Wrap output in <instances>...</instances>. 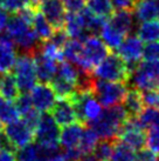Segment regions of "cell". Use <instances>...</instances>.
I'll use <instances>...</instances> for the list:
<instances>
[{"label":"cell","instance_id":"6da1fadb","mask_svg":"<svg viewBox=\"0 0 159 161\" xmlns=\"http://www.w3.org/2000/svg\"><path fill=\"white\" fill-rule=\"evenodd\" d=\"M5 33L11 38L14 46H18L21 53L32 54L41 41L38 39L32 24L20 12L12 13L7 18L5 25Z\"/></svg>","mask_w":159,"mask_h":161},{"label":"cell","instance_id":"7a4b0ae2","mask_svg":"<svg viewBox=\"0 0 159 161\" xmlns=\"http://www.w3.org/2000/svg\"><path fill=\"white\" fill-rule=\"evenodd\" d=\"M129 114L123 105L117 103L110 107H106L104 112L100 114L96 120L91 121L87 126L91 127L100 139H112L115 140Z\"/></svg>","mask_w":159,"mask_h":161},{"label":"cell","instance_id":"3957f363","mask_svg":"<svg viewBox=\"0 0 159 161\" xmlns=\"http://www.w3.org/2000/svg\"><path fill=\"white\" fill-rule=\"evenodd\" d=\"M108 46L96 36H89L82 41V51L75 66L83 71L93 72V69L109 54Z\"/></svg>","mask_w":159,"mask_h":161},{"label":"cell","instance_id":"277c9868","mask_svg":"<svg viewBox=\"0 0 159 161\" xmlns=\"http://www.w3.org/2000/svg\"><path fill=\"white\" fill-rule=\"evenodd\" d=\"M129 67L118 54L110 53L93 69L95 78L105 81L125 82L129 78Z\"/></svg>","mask_w":159,"mask_h":161},{"label":"cell","instance_id":"5b68a950","mask_svg":"<svg viewBox=\"0 0 159 161\" xmlns=\"http://www.w3.org/2000/svg\"><path fill=\"white\" fill-rule=\"evenodd\" d=\"M13 76L20 93H29L38 82L35 63L29 53H20L17 55L13 66Z\"/></svg>","mask_w":159,"mask_h":161},{"label":"cell","instance_id":"8992f818","mask_svg":"<svg viewBox=\"0 0 159 161\" xmlns=\"http://www.w3.org/2000/svg\"><path fill=\"white\" fill-rule=\"evenodd\" d=\"M76 111L77 121L87 126L91 121L96 120L102 113V106L91 92H75L71 97Z\"/></svg>","mask_w":159,"mask_h":161},{"label":"cell","instance_id":"52a82bcc","mask_svg":"<svg viewBox=\"0 0 159 161\" xmlns=\"http://www.w3.org/2000/svg\"><path fill=\"white\" fill-rule=\"evenodd\" d=\"M126 92H128V87L125 82L105 81L97 78L93 90L95 98L98 100L101 106H104V107H110L117 103H122Z\"/></svg>","mask_w":159,"mask_h":161},{"label":"cell","instance_id":"ba28073f","mask_svg":"<svg viewBox=\"0 0 159 161\" xmlns=\"http://www.w3.org/2000/svg\"><path fill=\"white\" fill-rule=\"evenodd\" d=\"M117 139L137 151L146 147L145 130L138 122L137 116H129L125 120L119 130Z\"/></svg>","mask_w":159,"mask_h":161},{"label":"cell","instance_id":"9c48e42d","mask_svg":"<svg viewBox=\"0 0 159 161\" xmlns=\"http://www.w3.org/2000/svg\"><path fill=\"white\" fill-rule=\"evenodd\" d=\"M60 138V126L54 120L52 114L44 112L40 114L39 121L34 128V139L41 145H59Z\"/></svg>","mask_w":159,"mask_h":161},{"label":"cell","instance_id":"30bf717a","mask_svg":"<svg viewBox=\"0 0 159 161\" xmlns=\"http://www.w3.org/2000/svg\"><path fill=\"white\" fill-rule=\"evenodd\" d=\"M4 133L15 149L21 148L34 140V130L25 121L17 119L4 126Z\"/></svg>","mask_w":159,"mask_h":161},{"label":"cell","instance_id":"8fae6325","mask_svg":"<svg viewBox=\"0 0 159 161\" xmlns=\"http://www.w3.org/2000/svg\"><path fill=\"white\" fill-rule=\"evenodd\" d=\"M143 41L137 34H128L117 48V54L128 65L129 71L135 67L143 57Z\"/></svg>","mask_w":159,"mask_h":161},{"label":"cell","instance_id":"7c38bea8","mask_svg":"<svg viewBox=\"0 0 159 161\" xmlns=\"http://www.w3.org/2000/svg\"><path fill=\"white\" fill-rule=\"evenodd\" d=\"M36 9L44 14V17L54 27V30L63 28L66 9L61 0H40Z\"/></svg>","mask_w":159,"mask_h":161},{"label":"cell","instance_id":"4fadbf2b","mask_svg":"<svg viewBox=\"0 0 159 161\" xmlns=\"http://www.w3.org/2000/svg\"><path fill=\"white\" fill-rule=\"evenodd\" d=\"M29 97L34 108L42 113L49 112L56 101V94L52 86L44 82L34 86L29 93Z\"/></svg>","mask_w":159,"mask_h":161},{"label":"cell","instance_id":"5bb4252c","mask_svg":"<svg viewBox=\"0 0 159 161\" xmlns=\"http://www.w3.org/2000/svg\"><path fill=\"white\" fill-rule=\"evenodd\" d=\"M32 55H33L34 63H35V71L38 80H40L41 82H44V84L50 82L52 79L54 78V75L56 74L59 61L44 55L39 51V46L32 53Z\"/></svg>","mask_w":159,"mask_h":161},{"label":"cell","instance_id":"9a60e30c","mask_svg":"<svg viewBox=\"0 0 159 161\" xmlns=\"http://www.w3.org/2000/svg\"><path fill=\"white\" fill-rule=\"evenodd\" d=\"M52 111V116L59 126H67L77 121L76 111L70 98H60L55 101Z\"/></svg>","mask_w":159,"mask_h":161},{"label":"cell","instance_id":"2e32d148","mask_svg":"<svg viewBox=\"0 0 159 161\" xmlns=\"http://www.w3.org/2000/svg\"><path fill=\"white\" fill-rule=\"evenodd\" d=\"M17 59V51L13 41L6 33L0 34V74L9 72Z\"/></svg>","mask_w":159,"mask_h":161},{"label":"cell","instance_id":"e0dca14e","mask_svg":"<svg viewBox=\"0 0 159 161\" xmlns=\"http://www.w3.org/2000/svg\"><path fill=\"white\" fill-rule=\"evenodd\" d=\"M136 18L133 14V9L122 8L114 11L110 15L109 23L114 27H116L124 36H128L135 30L136 26Z\"/></svg>","mask_w":159,"mask_h":161},{"label":"cell","instance_id":"ac0fdd59","mask_svg":"<svg viewBox=\"0 0 159 161\" xmlns=\"http://www.w3.org/2000/svg\"><path fill=\"white\" fill-rule=\"evenodd\" d=\"M83 130L84 125H82L79 121H75V122L69 124L67 126H63V128L60 130L59 142L61 143V146L64 149L79 147Z\"/></svg>","mask_w":159,"mask_h":161},{"label":"cell","instance_id":"d6986e66","mask_svg":"<svg viewBox=\"0 0 159 161\" xmlns=\"http://www.w3.org/2000/svg\"><path fill=\"white\" fill-rule=\"evenodd\" d=\"M63 28L67 32L68 36H70L71 39L83 41L89 36L79 12L77 13H66Z\"/></svg>","mask_w":159,"mask_h":161},{"label":"cell","instance_id":"ffe728a7","mask_svg":"<svg viewBox=\"0 0 159 161\" xmlns=\"http://www.w3.org/2000/svg\"><path fill=\"white\" fill-rule=\"evenodd\" d=\"M133 14L137 21H147L159 19V0H137Z\"/></svg>","mask_w":159,"mask_h":161},{"label":"cell","instance_id":"44dd1931","mask_svg":"<svg viewBox=\"0 0 159 161\" xmlns=\"http://www.w3.org/2000/svg\"><path fill=\"white\" fill-rule=\"evenodd\" d=\"M32 27L40 41L48 40L54 32V27L44 18V14L38 9H35L33 19H32Z\"/></svg>","mask_w":159,"mask_h":161},{"label":"cell","instance_id":"7402d4cb","mask_svg":"<svg viewBox=\"0 0 159 161\" xmlns=\"http://www.w3.org/2000/svg\"><path fill=\"white\" fill-rule=\"evenodd\" d=\"M102 41L108 46L109 49H117L121 42L126 36H124L122 32H119L116 27H114L109 21H105L103 27L100 31Z\"/></svg>","mask_w":159,"mask_h":161},{"label":"cell","instance_id":"603a6c76","mask_svg":"<svg viewBox=\"0 0 159 161\" xmlns=\"http://www.w3.org/2000/svg\"><path fill=\"white\" fill-rule=\"evenodd\" d=\"M122 103H123V106L126 109L129 116H137L141 109L144 108L141 91L136 90V88L128 90Z\"/></svg>","mask_w":159,"mask_h":161},{"label":"cell","instance_id":"cb8c5ba5","mask_svg":"<svg viewBox=\"0 0 159 161\" xmlns=\"http://www.w3.org/2000/svg\"><path fill=\"white\" fill-rule=\"evenodd\" d=\"M20 94L15 79L12 73H4L0 76V95L7 101H14Z\"/></svg>","mask_w":159,"mask_h":161},{"label":"cell","instance_id":"d4e9b609","mask_svg":"<svg viewBox=\"0 0 159 161\" xmlns=\"http://www.w3.org/2000/svg\"><path fill=\"white\" fill-rule=\"evenodd\" d=\"M141 41L151 42L159 40V19L141 21L136 33Z\"/></svg>","mask_w":159,"mask_h":161},{"label":"cell","instance_id":"484cf974","mask_svg":"<svg viewBox=\"0 0 159 161\" xmlns=\"http://www.w3.org/2000/svg\"><path fill=\"white\" fill-rule=\"evenodd\" d=\"M109 161H137V153L126 143L116 139Z\"/></svg>","mask_w":159,"mask_h":161},{"label":"cell","instance_id":"4316f807","mask_svg":"<svg viewBox=\"0 0 159 161\" xmlns=\"http://www.w3.org/2000/svg\"><path fill=\"white\" fill-rule=\"evenodd\" d=\"M137 120L144 130L159 127V109L152 107L143 108L137 115Z\"/></svg>","mask_w":159,"mask_h":161},{"label":"cell","instance_id":"83f0119b","mask_svg":"<svg viewBox=\"0 0 159 161\" xmlns=\"http://www.w3.org/2000/svg\"><path fill=\"white\" fill-rule=\"evenodd\" d=\"M87 8L96 15L108 18L115 11L110 0H85Z\"/></svg>","mask_w":159,"mask_h":161},{"label":"cell","instance_id":"f1b7e54d","mask_svg":"<svg viewBox=\"0 0 159 161\" xmlns=\"http://www.w3.org/2000/svg\"><path fill=\"white\" fill-rule=\"evenodd\" d=\"M98 135L96 134V132L89 127V126H84V130L82 132V136H81V140H80L79 143V148L80 151L83 153H89L93 152V149L95 148L96 143L98 142Z\"/></svg>","mask_w":159,"mask_h":161},{"label":"cell","instance_id":"f546056e","mask_svg":"<svg viewBox=\"0 0 159 161\" xmlns=\"http://www.w3.org/2000/svg\"><path fill=\"white\" fill-rule=\"evenodd\" d=\"M82 51V41L77 39H68L67 42L62 47V54L63 58L67 61H70L71 64L75 65L80 58V54Z\"/></svg>","mask_w":159,"mask_h":161},{"label":"cell","instance_id":"4dcf8cb0","mask_svg":"<svg viewBox=\"0 0 159 161\" xmlns=\"http://www.w3.org/2000/svg\"><path fill=\"white\" fill-rule=\"evenodd\" d=\"M115 140H112V139H102L101 141H98L96 143L95 148L93 149V153L98 161H109L111 153H112V149H114Z\"/></svg>","mask_w":159,"mask_h":161},{"label":"cell","instance_id":"1f68e13d","mask_svg":"<svg viewBox=\"0 0 159 161\" xmlns=\"http://www.w3.org/2000/svg\"><path fill=\"white\" fill-rule=\"evenodd\" d=\"M1 4L9 13H18L20 11L32 6V0H1Z\"/></svg>","mask_w":159,"mask_h":161},{"label":"cell","instance_id":"d6a6232c","mask_svg":"<svg viewBox=\"0 0 159 161\" xmlns=\"http://www.w3.org/2000/svg\"><path fill=\"white\" fill-rule=\"evenodd\" d=\"M141 99L144 106L159 109V90L151 88V90L141 91Z\"/></svg>","mask_w":159,"mask_h":161},{"label":"cell","instance_id":"836d02e7","mask_svg":"<svg viewBox=\"0 0 159 161\" xmlns=\"http://www.w3.org/2000/svg\"><path fill=\"white\" fill-rule=\"evenodd\" d=\"M146 147L155 154L159 155V127H152L147 130Z\"/></svg>","mask_w":159,"mask_h":161},{"label":"cell","instance_id":"e575fe53","mask_svg":"<svg viewBox=\"0 0 159 161\" xmlns=\"http://www.w3.org/2000/svg\"><path fill=\"white\" fill-rule=\"evenodd\" d=\"M144 60H159V40L147 42L143 48Z\"/></svg>","mask_w":159,"mask_h":161},{"label":"cell","instance_id":"d590c367","mask_svg":"<svg viewBox=\"0 0 159 161\" xmlns=\"http://www.w3.org/2000/svg\"><path fill=\"white\" fill-rule=\"evenodd\" d=\"M62 4L68 13H77L85 7V0H62Z\"/></svg>","mask_w":159,"mask_h":161},{"label":"cell","instance_id":"8d00e7d4","mask_svg":"<svg viewBox=\"0 0 159 161\" xmlns=\"http://www.w3.org/2000/svg\"><path fill=\"white\" fill-rule=\"evenodd\" d=\"M114 8L116 9H122V8H129L133 9L135 4L137 0H110Z\"/></svg>","mask_w":159,"mask_h":161},{"label":"cell","instance_id":"74e56055","mask_svg":"<svg viewBox=\"0 0 159 161\" xmlns=\"http://www.w3.org/2000/svg\"><path fill=\"white\" fill-rule=\"evenodd\" d=\"M0 161H17L14 151L0 149Z\"/></svg>","mask_w":159,"mask_h":161},{"label":"cell","instance_id":"f35d334b","mask_svg":"<svg viewBox=\"0 0 159 161\" xmlns=\"http://www.w3.org/2000/svg\"><path fill=\"white\" fill-rule=\"evenodd\" d=\"M0 149H9V151H15V148L9 142L7 136L5 135L4 130L0 133Z\"/></svg>","mask_w":159,"mask_h":161},{"label":"cell","instance_id":"ab89813d","mask_svg":"<svg viewBox=\"0 0 159 161\" xmlns=\"http://www.w3.org/2000/svg\"><path fill=\"white\" fill-rule=\"evenodd\" d=\"M7 18H8V15H7V11H6V9L0 5V32L5 28V25H6Z\"/></svg>","mask_w":159,"mask_h":161},{"label":"cell","instance_id":"60d3db41","mask_svg":"<svg viewBox=\"0 0 159 161\" xmlns=\"http://www.w3.org/2000/svg\"><path fill=\"white\" fill-rule=\"evenodd\" d=\"M47 161H68L66 159V157L63 155V153L62 152H59L56 153V154H54V155H52V157L49 158Z\"/></svg>","mask_w":159,"mask_h":161},{"label":"cell","instance_id":"b9f144b4","mask_svg":"<svg viewBox=\"0 0 159 161\" xmlns=\"http://www.w3.org/2000/svg\"><path fill=\"white\" fill-rule=\"evenodd\" d=\"M7 103H8V101L0 95V118H1V115H3V113H4L5 108H6V106H7Z\"/></svg>","mask_w":159,"mask_h":161},{"label":"cell","instance_id":"7bdbcfd3","mask_svg":"<svg viewBox=\"0 0 159 161\" xmlns=\"http://www.w3.org/2000/svg\"><path fill=\"white\" fill-rule=\"evenodd\" d=\"M3 130H4V124H3L1 121H0V133H1Z\"/></svg>","mask_w":159,"mask_h":161},{"label":"cell","instance_id":"ee69618b","mask_svg":"<svg viewBox=\"0 0 159 161\" xmlns=\"http://www.w3.org/2000/svg\"><path fill=\"white\" fill-rule=\"evenodd\" d=\"M153 161H158V159H157V160H153Z\"/></svg>","mask_w":159,"mask_h":161}]
</instances>
